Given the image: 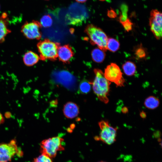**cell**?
Wrapping results in <instances>:
<instances>
[{"instance_id": "cell-1", "label": "cell", "mask_w": 162, "mask_h": 162, "mask_svg": "<svg viewBox=\"0 0 162 162\" xmlns=\"http://www.w3.org/2000/svg\"><path fill=\"white\" fill-rule=\"evenodd\" d=\"M94 71L95 76L94 81L92 82V85L94 92L100 100L107 104L109 102L108 96L111 82L105 77L100 70L95 69Z\"/></svg>"}, {"instance_id": "cell-2", "label": "cell", "mask_w": 162, "mask_h": 162, "mask_svg": "<svg viewBox=\"0 0 162 162\" xmlns=\"http://www.w3.org/2000/svg\"><path fill=\"white\" fill-rule=\"evenodd\" d=\"M85 32L92 44L97 45L104 52L107 50L108 38L101 29L93 24H89L86 27Z\"/></svg>"}, {"instance_id": "cell-3", "label": "cell", "mask_w": 162, "mask_h": 162, "mask_svg": "<svg viewBox=\"0 0 162 162\" xmlns=\"http://www.w3.org/2000/svg\"><path fill=\"white\" fill-rule=\"evenodd\" d=\"M59 44L45 39L40 41L37 44V48L40 54V59L45 61H54L58 57L57 52Z\"/></svg>"}, {"instance_id": "cell-4", "label": "cell", "mask_w": 162, "mask_h": 162, "mask_svg": "<svg viewBox=\"0 0 162 162\" xmlns=\"http://www.w3.org/2000/svg\"><path fill=\"white\" fill-rule=\"evenodd\" d=\"M64 140L59 136H56L43 140L40 143L42 154L50 158L55 157L58 151L64 150L62 145Z\"/></svg>"}, {"instance_id": "cell-5", "label": "cell", "mask_w": 162, "mask_h": 162, "mask_svg": "<svg viewBox=\"0 0 162 162\" xmlns=\"http://www.w3.org/2000/svg\"><path fill=\"white\" fill-rule=\"evenodd\" d=\"M16 155L21 157L23 152L18 148L15 139L8 143H0V162H10Z\"/></svg>"}, {"instance_id": "cell-6", "label": "cell", "mask_w": 162, "mask_h": 162, "mask_svg": "<svg viewBox=\"0 0 162 162\" xmlns=\"http://www.w3.org/2000/svg\"><path fill=\"white\" fill-rule=\"evenodd\" d=\"M101 131L99 136L95 137L98 140L110 145L116 140L117 128L110 125L107 121L102 120L98 123Z\"/></svg>"}, {"instance_id": "cell-7", "label": "cell", "mask_w": 162, "mask_h": 162, "mask_svg": "<svg viewBox=\"0 0 162 162\" xmlns=\"http://www.w3.org/2000/svg\"><path fill=\"white\" fill-rule=\"evenodd\" d=\"M105 77L110 82H114L117 86H123L125 80L119 67L116 64L111 63L105 70Z\"/></svg>"}, {"instance_id": "cell-8", "label": "cell", "mask_w": 162, "mask_h": 162, "mask_svg": "<svg viewBox=\"0 0 162 162\" xmlns=\"http://www.w3.org/2000/svg\"><path fill=\"white\" fill-rule=\"evenodd\" d=\"M41 27L39 22L32 20L25 22L22 27L21 32L28 39L39 40L41 37Z\"/></svg>"}, {"instance_id": "cell-9", "label": "cell", "mask_w": 162, "mask_h": 162, "mask_svg": "<svg viewBox=\"0 0 162 162\" xmlns=\"http://www.w3.org/2000/svg\"><path fill=\"white\" fill-rule=\"evenodd\" d=\"M52 78L56 82L63 85L69 89H73L75 87L76 78L68 71H55L52 74Z\"/></svg>"}, {"instance_id": "cell-10", "label": "cell", "mask_w": 162, "mask_h": 162, "mask_svg": "<svg viewBox=\"0 0 162 162\" xmlns=\"http://www.w3.org/2000/svg\"><path fill=\"white\" fill-rule=\"evenodd\" d=\"M149 23L150 30L155 37L160 39L162 37V13L157 10H152L150 12Z\"/></svg>"}, {"instance_id": "cell-11", "label": "cell", "mask_w": 162, "mask_h": 162, "mask_svg": "<svg viewBox=\"0 0 162 162\" xmlns=\"http://www.w3.org/2000/svg\"><path fill=\"white\" fill-rule=\"evenodd\" d=\"M57 55L60 61L64 63H68L73 57L74 53L71 47L69 45H65L59 46Z\"/></svg>"}, {"instance_id": "cell-12", "label": "cell", "mask_w": 162, "mask_h": 162, "mask_svg": "<svg viewBox=\"0 0 162 162\" xmlns=\"http://www.w3.org/2000/svg\"><path fill=\"white\" fill-rule=\"evenodd\" d=\"M63 112L66 118L72 119L77 116L79 113V110L78 106L76 104L69 102L64 105Z\"/></svg>"}, {"instance_id": "cell-13", "label": "cell", "mask_w": 162, "mask_h": 162, "mask_svg": "<svg viewBox=\"0 0 162 162\" xmlns=\"http://www.w3.org/2000/svg\"><path fill=\"white\" fill-rule=\"evenodd\" d=\"M7 14L3 13L0 17V43L3 42L7 35L11 32L8 27Z\"/></svg>"}, {"instance_id": "cell-14", "label": "cell", "mask_w": 162, "mask_h": 162, "mask_svg": "<svg viewBox=\"0 0 162 162\" xmlns=\"http://www.w3.org/2000/svg\"><path fill=\"white\" fill-rule=\"evenodd\" d=\"M40 59L39 56L32 51H28L24 54L23 58V62L27 66H32L36 64Z\"/></svg>"}, {"instance_id": "cell-15", "label": "cell", "mask_w": 162, "mask_h": 162, "mask_svg": "<svg viewBox=\"0 0 162 162\" xmlns=\"http://www.w3.org/2000/svg\"><path fill=\"white\" fill-rule=\"evenodd\" d=\"M124 73L127 76H131L134 75L136 71L135 64L130 61H127L122 66Z\"/></svg>"}, {"instance_id": "cell-16", "label": "cell", "mask_w": 162, "mask_h": 162, "mask_svg": "<svg viewBox=\"0 0 162 162\" xmlns=\"http://www.w3.org/2000/svg\"><path fill=\"white\" fill-rule=\"evenodd\" d=\"M160 104L159 99L154 96H150L145 100L144 104L145 107L149 109L153 110L157 108Z\"/></svg>"}, {"instance_id": "cell-17", "label": "cell", "mask_w": 162, "mask_h": 162, "mask_svg": "<svg viewBox=\"0 0 162 162\" xmlns=\"http://www.w3.org/2000/svg\"><path fill=\"white\" fill-rule=\"evenodd\" d=\"M91 55L93 60L98 63L103 62L105 57L104 51L98 48H96L92 50Z\"/></svg>"}, {"instance_id": "cell-18", "label": "cell", "mask_w": 162, "mask_h": 162, "mask_svg": "<svg viewBox=\"0 0 162 162\" xmlns=\"http://www.w3.org/2000/svg\"><path fill=\"white\" fill-rule=\"evenodd\" d=\"M119 42L116 40L112 38H108L106 45L107 50L115 52L119 49Z\"/></svg>"}, {"instance_id": "cell-19", "label": "cell", "mask_w": 162, "mask_h": 162, "mask_svg": "<svg viewBox=\"0 0 162 162\" xmlns=\"http://www.w3.org/2000/svg\"><path fill=\"white\" fill-rule=\"evenodd\" d=\"M40 22L41 26L44 28H48L52 25V20L49 15H44L40 19Z\"/></svg>"}, {"instance_id": "cell-20", "label": "cell", "mask_w": 162, "mask_h": 162, "mask_svg": "<svg viewBox=\"0 0 162 162\" xmlns=\"http://www.w3.org/2000/svg\"><path fill=\"white\" fill-rule=\"evenodd\" d=\"M92 85V82L87 80L82 81L79 86V89L81 92L87 94L89 92Z\"/></svg>"}, {"instance_id": "cell-21", "label": "cell", "mask_w": 162, "mask_h": 162, "mask_svg": "<svg viewBox=\"0 0 162 162\" xmlns=\"http://www.w3.org/2000/svg\"><path fill=\"white\" fill-rule=\"evenodd\" d=\"M135 54L138 59L145 58L146 56V52L142 45H140L135 50Z\"/></svg>"}, {"instance_id": "cell-22", "label": "cell", "mask_w": 162, "mask_h": 162, "mask_svg": "<svg viewBox=\"0 0 162 162\" xmlns=\"http://www.w3.org/2000/svg\"><path fill=\"white\" fill-rule=\"evenodd\" d=\"M33 162H52V161L51 158L44 154H42L35 158Z\"/></svg>"}, {"instance_id": "cell-23", "label": "cell", "mask_w": 162, "mask_h": 162, "mask_svg": "<svg viewBox=\"0 0 162 162\" xmlns=\"http://www.w3.org/2000/svg\"><path fill=\"white\" fill-rule=\"evenodd\" d=\"M122 24L125 30L127 32H129L132 30L133 24L128 18Z\"/></svg>"}, {"instance_id": "cell-24", "label": "cell", "mask_w": 162, "mask_h": 162, "mask_svg": "<svg viewBox=\"0 0 162 162\" xmlns=\"http://www.w3.org/2000/svg\"><path fill=\"white\" fill-rule=\"evenodd\" d=\"M120 8L122 12L121 14L124 17L128 18L127 12L128 9V6L125 4H122Z\"/></svg>"}, {"instance_id": "cell-25", "label": "cell", "mask_w": 162, "mask_h": 162, "mask_svg": "<svg viewBox=\"0 0 162 162\" xmlns=\"http://www.w3.org/2000/svg\"><path fill=\"white\" fill-rule=\"evenodd\" d=\"M107 16L110 18H114L117 16V14L112 9L108 10L107 12Z\"/></svg>"}, {"instance_id": "cell-26", "label": "cell", "mask_w": 162, "mask_h": 162, "mask_svg": "<svg viewBox=\"0 0 162 162\" xmlns=\"http://www.w3.org/2000/svg\"><path fill=\"white\" fill-rule=\"evenodd\" d=\"M128 18H126L122 16L121 14L120 15L119 18V22L122 24L125 22L127 19Z\"/></svg>"}, {"instance_id": "cell-27", "label": "cell", "mask_w": 162, "mask_h": 162, "mask_svg": "<svg viewBox=\"0 0 162 162\" xmlns=\"http://www.w3.org/2000/svg\"><path fill=\"white\" fill-rule=\"evenodd\" d=\"M4 119L2 115L0 112V125L4 123Z\"/></svg>"}, {"instance_id": "cell-28", "label": "cell", "mask_w": 162, "mask_h": 162, "mask_svg": "<svg viewBox=\"0 0 162 162\" xmlns=\"http://www.w3.org/2000/svg\"><path fill=\"white\" fill-rule=\"evenodd\" d=\"M140 116L141 117L143 118H145L146 116V115L145 112H141L140 114Z\"/></svg>"}, {"instance_id": "cell-29", "label": "cell", "mask_w": 162, "mask_h": 162, "mask_svg": "<svg viewBox=\"0 0 162 162\" xmlns=\"http://www.w3.org/2000/svg\"><path fill=\"white\" fill-rule=\"evenodd\" d=\"M122 111L124 113H126L128 111V109L126 107H123L122 109Z\"/></svg>"}, {"instance_id": "cell-30", "label": "cell", "mask_w": 162, "mask_h": 162, "mask_svg": "<svg viewBox=\"0 0 162 162\" xmlns=\"http://www.w3.org/2000/svg\"><path fill=\"white\" fill-rule=\"evenodd\" d=\"M5 116L7 118H9L11 116L10 113L9 112H6L5 114Z\"/></svg>"}, {"instance_id": "cell-31", "label": "cell", "mask_w": 162, "mask_h": 162, "mask_svg": "<svg viewBox=\"0 0 162 162\" xmlns=\"http://www.w3.org/2000/svg\"><path fill=\"white\" fill-rule=\"evenodd\" d=\"M87 0H75L77 2L79 3H84L86 2Z\"/></svg>"}, {"instance_id": "cell-32", "label": "cell", "mask_w": 162, "mask_h": 162, "mask_svg": "<svg viewBox=\"0 0 162 162\" xmlns=\"http://www.w3.org/2000/svg\"><path fill=\"white\" fill-rule=\"evenodd\" d=\"M98 162H106V161H100Z\"/></svg>"}, {"instance_id": "cell-33", "label": "cell", "mask_w": 162, "mask_h": 162, "mask_svg": "<svg viewBox=\"0 0 162 162\" xmlns=\"http://www.w3.org/2000/svg\"><path fill=\"white\" fill-rule=\"evenodd\" d=\"M99 0L100 1H104L105 0Z\"/></svg>"}, {"instance_id": "cell-34", "label": "cell", "mask_w": 162, "mask_h": 162, "mask_svg": "<svg viewBox=\"0 0 162 162\" xmlns=\"http://www.w3.org/2000/svg\"><path fill=\"white\" fill-rule=\"evenodd\" d=\"M46 0V1H48V0Z\"/></svg>"}, {"instance_id": "cell-35", "label": "cell", "mask_w": 162, "mask_h": 162, "mask_svg": "<svg viewBox=\"0 0 162 162\" xmlns=\"http://www.w3.org/2000/svg\"></svg>"}]
</instances>
